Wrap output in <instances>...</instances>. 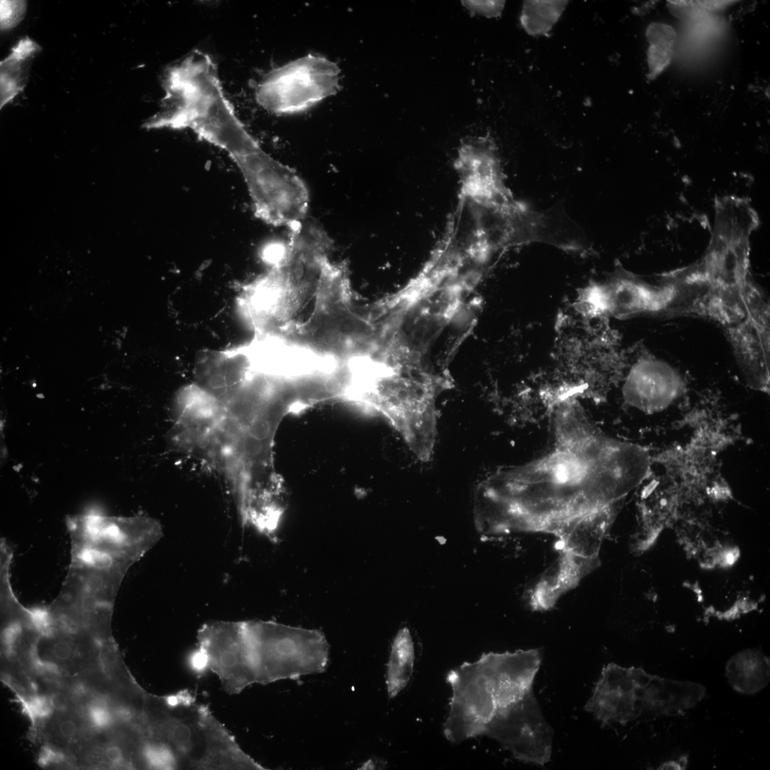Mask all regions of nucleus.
<instances>
[{
	"mask_svg": "<svg viewBox=\"0 0 770 770\" xmlns=\"http://www.w3.org/2000/svg\"><path fill=\"white\" fill-rule=\"evenodd\" d=\"M275 332L299 350L344 364L377 361L385 346L381 322L370 309L354 306L346 266L330 260L322 270L310 317Z\"/></svg>",
	"mask_w": 770,
	"mask_h": 770,
	"instance_id": "4",
	"label": "nucleus"
},
{
	"mask_svg": "<svg viewBox=\"0 0 770 770\" xmlns=\"http://www.w3.org/2000/svg\"><path fill=\"white\" fill-rule=\"evenodd\" d=\"M1 29L6 30L16 26L24 18L26 8L25 1H1Z\"/></svg>",
	"mask_w": 770,
	"mask_h": 770,
	"instance_id": "20",
	"label": "nucleus"
},
{
	"mask_svg": "<svg viewBox=\"0 0 770 770\" xmlns=\"http://www.w3.org/2000/svg\"><path fill=\"white\" fill-rule=\"evenodd\" d=\"M617 505L604 507L562 525L553 535L558 538L560 551L583 558H598L603 539L615 514Z\"/></svg>",
	"mask_w": 770,
	"mask_h": 770,
	"instance_id": "14",
	"label": "nucleus"
},
{
	"mask_svg": "<svg viewBox=\"0 0 770 770\" xmlns=\"http://www.w3.org/2000/svg\"><path fill=\"white\" fill-rule=\"evenodd\" d=\"M599 564L598 558H587L560 551L533 587L529 598L530 606L535 611L550 610L563 595L575 588Z\"/></svg>",
	"mask_w": 770,
	"mask_h": 770,
	"instance_id": "13",
	"label": "nucleus"
},
{
	"mask_svg": "<svg viewBox=\"0 0 770 770\" xmlns=\"http://www.w3.org/2000/svg\"><path fill=\"white\" fill-rule=\"evenodd\" d=\"M650 43L647 63L650 75L655 77L669 63L676 39V33L669 25L652 23L646 31Z\"/></svg>",
	"mask_w": 770,
	"mask_h": 770,
	"instance_id": "19",
	"label": "nucleus"
},
{
	"mask_svg": "<svg viewBox=\"0 0 770 770\" xmlns=\"http://www.w3.org/2000/svg\"><path fill=\"white\" fill-rule=\"evenodd\" d=\"M415 659L414 646L409 630L403 627L396 635L387 664L386 687L389 697H395L411 678Z\"/></svg>",
	"mask_w": 770,
	"mask_h": 770,
	"instance_id": "17",
	"label": "nucleus"
},
{
	"mask_svg": "<svg viewBox=\"0 0 770 770\" xmlns=\"http://www.w3.org/2000/svg\"><path fill=\"white\" fill-rule=\"evenodd\" d=\"M565 1H526L523 6L520 22L530 35L549 31L561 16Z\"/></svg>",
	"mask_w": 770,
	"mask_h": 770,
	"instance_id": "18",
	"label": "nucleus"
},
{
	"mask_svg": "<svg viewBox=\"0 0 770 770\" xmlns=\"http://www.w3.org/2000/svg\"><path fill=\"white\" fill-rule=\"evenodd\" d=\"M41 48L26 36L11 48L0 63L1 109L25 88L31 61Z\"/></svg>",
	"mask_w": 770,
	"mask_h": 770,
	"instance_id": "16",
	"label": "nucleus"
},
{
	"mask_svg": "<svg viewBox=\"0 0 770 770\" xmlns=\"http://www.w3.org/2000/svg\"><path fill=\"white\" fill-rule=\"evenodd\" d=\"M541 660L539 649L488 652L451 669L446 676L452 697L443 724L446 738L457 744L483 735L492 722L532 692Z\"/></svg>",
	"mask_w": 770,
	"mask_h": 770,
	"instance_id": "5",
	"label": "nucleus"
},
{
	"mask_svg": "<svg viewBox=\"0 0 770 770\" xmlns=\"http://www.w3.org/2000/svg\"><path fill=\"white\" fill-rule=\"evenodd\" d=\"M727 2H728V1H698V4L699 5H701V6H704V7H706L707 9H715L717 7H719V6L723 5V4H726Z\"/></svg>",
	"mask_w": 770,
	"mask_h": 770,
	"instance_id": "22",
	"label": "nucleus"
},
{
	"mask_svg": "<svg viewBox=\"0 0 770 770\" xmlns=\"http://www.w3.org/2000/svg\"><path fill=\"white\" fill-rule=\"evenodd\" d=\"M255 683L268 684L321 673L329 663V644L319 630L272 621H243Z\"/></svg>",
	"mask_w": 770,
	"mask_h": 770,
	"instance_id": "8",
	"label": "nucleus"
},
{
	"mask_svg": "<svg viewBox=\"0 0 770 770\" xmlns=\"http://www.w3.org/2000/svg\"><path fill=\"white\" fill-rule=\"evenodd\" d=\"M340 72L334 62L308 54L268 73L256 90L257 101L275 114L306 111L338 92Z\"/></svg>",
	"mask_w": 770,
	"mask_h": 770,
	"instance_id": "9",
	"label": "nucleus"
},
{
	"mask_svg": "<svg viewBox=\"0 0 770 770\" xmlns=\"http://www.w3.org/2000/svg\"><path fill=\"white\" fill-rule=\"evenodd\" d=\"M143 715L148 746L165 769H265L187 689L163 696L148 693Z\"/></svg>",
	"mask_w": 770,
	"mask_h": 770,
	"instance_id": "3",
	"label": "nucleus"
},
{
	"mask_svg": "<svg viewBox=\"0 0 770 770\" xmlns=\"http://www.w3.org/2000/svg\"><path fill=\"white\" fill-rule=\"evenodd\" d=\"M484 735L497 741L520 761L543 766L550 759L553 729L533 692L493 722Z\"/></svg>",
	"mask_w": 770,
	"mask_h": 770,
	"instance_id": "11",
	"label": "nucleus"
},
{
	"mask_svg": "<svg viewBox=\"0 0 770 770\" xmlns=\"http://www.w3.org/2000/svg\"><path fill=\"white\" fill-rule=\"evenodd\" d=\"M704 697L699 683L652 675L641 667L605 665L585 704L602 725H625L647 714L653 716L682 714Z\"/></svg>",
	"mask_w": 770,
	"mask_h": 770,
	"instance_id": "7",
	"label": "nucleus"
},
{
	"mask_svg": "<svg viewBox=\"0 0 770 770\" xmlns=\"http://www.w3.org/2000/svg\"><path fill=\"white\" fill-rule=\"evenodd\" d=\"M553 408L551 450L477 486L473 516L481 533L553 535L575 518L617 505L647 476V451L602 433L575 396L556 401Z\"/></svg>",
	"mask_w": 770,
	"mask_h": 770,
	"instance_id": "1",
	"label": "nucleus"
},
{
	"mask_svg": "<svg viewBox=\"0 0 770 770\" xmlns=\"http://www.w3.org/2000/svg\"><path fill=\"white\" fill-rule=\"evenodd\" d=\"M160 110L143 125L146 129H190L225 150L244 180L258 178L273 165L225 97L210 56L195 50L168 67Z\"/></svg>",
	"mask_w": 770,
	"mask_h": 770,
	"instance_id": "2",
	"label": "nucleus"
},
{
	"mask_svg": "<svg viewBox=\"0 0 770 770\" xmlns=\"http://www.w3.org/2000/svg\"><path fill=\"white\" fill-rule=\"evenodd\" d=\"M769 657L756 649H748L732 656L725 667L726 677L737 692L753 694L763 689L770 679Z\"/></svg>",
	"mask_w": 770,
	"mask_h": 770,
	"instance_id": "15",
	"label": "nucleus"
},
{
	"mask_svg": "<svg viewBox=\"0 0 770 770\" xmlns=\"http://www.w3.org/2000/svg\"><path fill=\"white\" fill-rule=\"evenodd\" d=\"M197 657L219 679L229 694H240L255 683L243 621H216L197 631Z\"/></svg>",
	"mask_w": 770,
	"mask_h": 770,
	"instance_id": "10",
	"label": "nucleus"
},
{
	"mask_svg": "<svg viewBox=\"0 0 770 770\" xmlns=\"http://www.w3.org/2000/svg\"><path fill=\"white\" fill-rule=\"evenodd\" d=\"M462 4L472 13L487 17L499 16L504 6L503 1H463Z\"/></svg>",
	"mask_w": 770,
	"mask_h": 770,
	"instance_id": "21",
	"label": "nucleus"
},
{
	"mask_svg": "<svg viewBox=\"0 0 770 770\" xmlns=\"http://www.w3.org/2000/svg\"><path fill=\"white\" fill-rule=\"evenodd\" d=\"M289 228L286 244L265 252L271 267L252 281L261 304L282 326L315 296L332 249L319 226L302 220Z\"/></svg>",
	"mask_w": 770,
	"mask_h": 770,
	"instance_id": "6",
	"label": "nucleus"
},
{
	"mask_svg": "<svg viewBox=\"0 0 770 770\" xmlns=\"http://www.w3.org/2000/svg\"><path fill=\"white\" fill-rule=\"evenodd\" d=\"M683 381L667 362L654 356L639 359L630 369L623 385L627 404L646 413L661 411L682 394Z\"/></svg>",
	"mask_w": 770,
	"mask_h": 770,
	"instance_id": "12",
	"label": "nucleus"
}]
</instances>
